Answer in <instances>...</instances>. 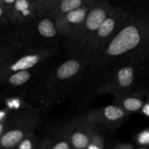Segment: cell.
Returning <instances> with one entry per match:
<instances>
[{
    "label": "cell",
    "instance_id": "1",
    "mask_svg": "<svg viewBox=\"0 0 149 149\" xmlns=\"http://www.w3.org/2000/svg\"><path fill=\"white\" fill-rule=\"evenodd\" d=\"M143 52H149V12L130 10L113 39L90 59L77 90H81L79 110L96 97L100 83L115 65Z\"/></svg>",
    "mask_w": 149,
    "mask_h": 149
},
{
    "label": "cell",
    "instance_id": "2",
    "mask_svg": "<svg viewBox=\"0 0 149 149\" xmlns=\"http://www.w3.org/2000/svg\"><path fill=\"white\" fill-rule=\"evenodd\" d=\"M90 61L88 57H68L33 84L28 101L43 111L65 102L77 93Z\"/></svg>",
    "mask_w": 149,
    "mask_h": 149
},
{
    "label": "cell",
    "instance_id": "3",
    "mask_svg": "<svg viewBox=\"0 0 149 149\" xmlns=\"http://www.w3.org/2000/svg\"><path fill=\"white\" fill-rule=\"evenodd\" d=\"M0 37L18 42L24 48H42L58 45L63 38L54 20L49 16L36 17L22 26H12L1 31Z\"/></svg>",
    "mask_w": 149,
    "mask_h": 149
},
{
    "label": "cell",
    "instance_id": "4",
    "mask_svg": "<svg viewBox=\"0 0 149 149\" xmlns=\"http://www.w3.org/2000/svg\"><path fill=\"white\" fill-rule=\"evenodd\" d=\"M148 55L149 52H143L115 65L100 83L96 97L111 94L115 97L135 90Z\"/></svg>",
    "mask_w": 149,
    "mask_h": 149
},
{
    "label": "cell",
    "instance_id": "5",
    "mask_svg": "<svg viewBox=\"0 0 149 149\" xmlns=\"http://www.w3.org/2000/svg\"><path fill=\"white\" fill-rule=\"evenodd\" d=\"M113 8L109 0H96L85 20L74 33L64 39L67 56L86 57L90 39Z\"/></svg>",
    "mask_w": 149,
    "mask_h": 149
},
{
    "label": "cell",
    "instance_id": "6",
    "mask_svg": "<svg viewBox=\"0 0 149 149\" xmlns=\"http://www.w3.org/2000/svg\"><path fill=\"white\" fill-rule=\"evenodd\" d=\"M43 112L35 106L11 112L7 121L0 122V147L15 148L24 137L41 126Z\"/></svg>",
    "mask_w": 149,
    "mask_h": 149
},
{
    "label": "cell",
    "instance_id": "7",
    "mask_svg": "<svg viewBox=\"0 0 149 149\" xmlns=\"http://www.w3.org/2000/svg\"><path fill=\"white\" fill-rule=\"evenodd\" d=\"M59 49V44L42 48H23L0 64V79L16 71L47 65Z\"/></svg>",
    "mask_w": 149,
    "mask_h": 149
},
{
    "label": "cell",
    "instance_id": "8",
    "mask_svg": "<svg viewBox=\"0 0 149 149\" xmlns=\"http://www.w3.org/2000/svg\"><path fill=\"white\" fill-rule=\"evenodd\" d=\"M130 13L122 5L113 7L90 39L85 56L91 59L101 50L116 34Z\"/></svg>",
    "mask_w": 149,
    "mask_h": 149
},
{
    "label": "cell",
    "instance_id": "9",
    "mask_svg": "<svg viewBox=\"0 0 149 149\" xmlns=\"http://www.w3.org/2000/svg\"><path fill=\"white\" fill-rule=\"evenodd\" d=\"M61 125L73 149L87 148L95 124L90 122L84 114L70 119Z\"/></svg>",
    "mask_w": 149,
    "mask_h": 149
},
{
    "label": "cell",
    "instance_id": "10",
    "mask_svg": "<svg viewBox=\"0 0 149 149\" xmlns=\"http://www.w3.org/2000/svg\"><path fill=\"white\" fill-rule=\"evenodd\" d=\"M84 115L91 122L103 125L109 132H113L126 121L130 113L112 103L101 108L91 109Z\"/></svg>",
    "mask_w": 149,
    "mask_h": 149
},
{
    "label": "cell",
    "instance_id": "11",
    "mask_svg": "<svg viewBox=\"0 0 149 149\" xmlns=\"http://www.w3.org/2000/svg\"><path fill=\"white\" fill-rule=\"evenodd\" d=\"M47 65L8 74L4 78L0 79V86L4 89V93H26V88L33 85L35 80L43 74L42 73L45 72Z\"/></svg>",
    "mask_w": 149,
    "mask_h": 149
},
{
    "label": "cell",
    "instance_id": "12",
    "mask_svg": "<svg viewBox=\"0 0 149 149\" xmlns=\"http://www.w3.org/2000/svg\"><path fill=\"white\" fill-rule=\"evenodd\" d=\"M93 4H87L52 18L60 34L63 39L74 33V31L82 23Z\"/></svg>",
    "mask_w": 149,
    "mask_h": 149
},
{
    "label": "cell",
    "instance_id": "13",
    "mask_svg": "<svg viewBox=\"0 0 149 149\" xmlns=\"http://www.w3.org/2000/svg\"><path fill=\"white\" fill-rule=\"evenodd\" d=\"M12 26H22L31 23L36 18V0H16L8 11Z\"/></svg>",
    "mask_w": 149,
    "mask_h": 149
},
{
    "label": "cell",
    "instance_id": "14",
    "mask_svg": "<svg viewBox=\"0 0 149 149\" xmlns=\"http://www.w3.org/2000/svg\"><path fill=\"white\" fill-rule=\"evenodd\" d=\"M147 94L145 89L137 87L135 90L122 95L115 97L113 103L122 108L130 114L141 111L146 100L144 96Z\"/></svg>",
    "mask_w": 149,
    "mask_h": 149
},
{
    "label": "cell",
    "instance_id": "15",
    "mask_svg": "<svg viewBox=\"0 0 149 149\" xmlns=\"http://www.w3.org/2000/svg\"><path fill=\"white\" fill-rule=\"evenodd\" d=\"M41 149H73L61 124L52 128L47 135L42 137Z\"/></svg>",
    "mask_w": 149,
    "mask_h": 149
},
{
    "label": "cell",
    "instance_id": "16",
    "mask_svg": "<svg viewBox=\"0 0 149 149\" xmlns=\"http://www.w3.org/2000/svg\"><path fill=\"white\" fill-rule=\"evenodd\" d=\"M2 104L11 112L33 107V105L26 100V93H4L2 97Z\"/></svg>",
    "mask_w": 149,
    "mask_h": 149
},
{
    "label": "cell",
    "instance_id": "17",
    "mask_svg": "<svg viewBox=\"0 0 149 149\" xmlns=\"http://www.w3.org/2000/svg\"><path fill=\"white\" fill-rule=\"evenodd\" d=\"M95 1L96 0H64L53 10H51L46 16H49L53 18L60 15L80 8L87 4H94Z\"/></svg>",
    "mask_w": 149,
    "mask_h": 149
},
{
    "label": "cell",
    "instance_id": "18",
    "mask_svg": "<svg viewBox=\"0 0 149 149\" xmlns=\"http://www.w3.org/2000/svg\"><path fill=\"white\" fill-rule=\"evenodd\" d=\"M106 132H109L103 125L95 124L94 129L90 138L87 149H104L108 148L106 146Z\"/></svg>",
    "mask_w": 149,
    "mask_h": 149
},
{
    "label": "cell",
    "instance_id": "19",
    "mask_svg": "<svg viewBox=\"0 0 149 149\" xmlns=\"http://www.w3.org/2000/svg\"><path fill=\"white\" fill-rule=\"evenodd\" d=\"M42 137L36 135V132L26 135L19 142L15 148L17 149H41Z\"/></svg>",
    "mask_w": 149,
    "mask_h": 149
},
{
    "label": "cell",
    "instance_id": "20",
    "mask_svg": "<svg viewBox=\"0 0 149 149\" xmlns=\"http://www.w3.org/2000/svg\"><path fill=\"white\" fill-rule=\"evenodd\" d=\"M63 1L64 0H36L37 17L46 16Z\"/></svg>",
    "mask_w": 149,
    "mask_h": 149
},
{
    "label": "cell",
    "instance_id": "21",
    "mask_svg": "<svg viewBox=\"0 0 149 149\" xmlns=\"http://www.w3.org/2000/svg\"><path fill=\"white\" fill-rule=\"evenodd\" d=\"M135 144L138 148H149V127L140 131L135 137Z\"/></svg>",
    "mask_w": 149,
    "mask_h": 149
},
{
    "label": "cell",
    "instance_id": "22",
    "mask_svg": "<svg viewBox=\"0 0 149 149\" xmlns=\"http://www.w3.org/2000/svg\"><path fill=\"white\" fill-rule=\"evenodd\" d=\"M113 149H134L137 148L135 143H122L119 141H116L111 146Z\"/></svg>",
    "mask_w": 149,
    "mask_h": 149
},
{
    "label": "cell",
    "instance_id": "23",
    "mask_svg": "<svg viewBox=\"0 0 149 149\" xmlns=\"http://www.w3.org/2000/svg\"><path fill=\"white\" fill-rule=\"evenodd\" d=\"M10 113H11V111L8 109L3 106L1 109V111H0V122L7 121L9 116H10Z\"/></svg>",
    "mask_w": 149,
    "mask_h": 149
},
{
    "label": "cell",
    "instance_id": "24",
    "mask_svg": "<svg viewBox=\"0 0 149 149\" xmlns=\"http://www.w3.org/2000/svg\"><path fill=\"white\" fill-rule=\"evenodd\" d=\"M15 1L16 0H0V6H2L8 12L15 4Z\"/></svg>",
    "mask_w": 149,
    "mask_h": 149
},
{
    "label": "cell",
    "instance_id": "25",
    "mask_svg": "<svg viewBox=\"0 0 149 149\" xmlns=\"http://www.w3.org/2000/svg\"><path fill=\"white\" fill-rule=\"evenodd\" d=\"M141 111L144 116H147V117L149 118V98L148 97H147L145 103H144Z\"/></svg>",
    "mask_w": 149,
    "mask_h": 149
},
{
    "label": "cell",
    "instance_id": "26",
    "mask_svg": "<svg viewBox=\"0 0 149 149\" xmlns=\"http://www.w3.org/2000/svg\"><path fill=\"white\" fill-rule=\"evenodd\" d=\"M148 57H149V55H148ZM148 68L149 69V61H148Z\"/></svg>",
    "mask_w": 149,
    "mask_h": 149
},
{
    "label": "cell",
    "instance_id": "27",
    "mask_svg": "<svg viewBox=\"0 0 149 149\" xmlns=\"http://www.w3.org/2000/svg\"><path fill=\"white\" fill-rule=\"evenodd\" d=\"M148 98H149V94L148 95Z\"/></svg>",
    "mask_w": 149,
    "mask_h": 149
}]
</instances>
